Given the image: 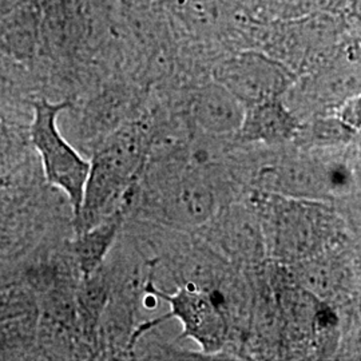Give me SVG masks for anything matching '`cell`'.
<instances>
[{"mask_svg": "<svg viewBox=\"0 0 361 361\" xmlns=\"http://www.w3.org/2000/svg\"><path fill=\"white\" fill-rule=\"evenodd\" d=\"M257 213L267 257L285 267L347 244L344 219L325 201L256 190L249 200Z\"/></svg>", "mask_w": 361, "mask_h": 361, "instance_id": "1", "label": "cell"}, {"mask_svg": "<svg viewBox=\"0 0 361 361\" xmlns=\"http://www.w3.org/2000/svg\"><path fill=\"white\" fill-rule=\"evenodd\" d=\"M150 129L143 122L122 125L98 147L75 217L78 233L90 229L121 209L146 164Z\"/></svg>", "mask_w": 361, "mask_h": 361, "instance_id": "2", "label": "cell"}, {"mask_svg": "<svg viewBox=\"0 0 361 361\" xmlns=\"http://www.w3.org/2000/svg\"><path fill=\"white\" fill-rule=\"evenodd\" d=\"M147 193L150 216L177 229H200L222 207L216 180L178 165L150 168Z\"/></svg>", "mask_w": 361, "mask_h": 361, "instance_id": "3", "label": "cell"}, {"mask_svg": "<svg viewBox=\"0 0 361 361\" xmlns=\"http://www.w3.org/2000/svg\"><path fill=\"white\" fill-rule=\"evenodd\" d=\"M153 273L154 267L145 281L143 293L154 296L157 300H164L168 302L170 310L138 325L130 337V347H134L141 336L176 319L182 325L180 340H193L205 355H216L225 348L229 341L231 326L216 298L207 290L188 285H178L176 290L166 292L155 284Z\"/></svg>", "mask_w": 361, "mask_h": 361, "instance_id": "4", "label": "cell"}, {"mask_svg": "<svg viewBox=\"0 0 361 361\" xmlns=\"http://www.w3.org/2000/svg\"><path fill=\"white\" fill-rule=\"evenodd\" d=\"M68 107L70 102L52 104L47 99L35 102L31 140L42 158L46 178L68 197L77 217L90 171V162L66 141L58 129V116Z\"/></svg>", "mask_w": 361, "mask_h": 361, "instance_id": "5", "label": "cell"}, {"mask_svg": "<svg viewBox=\"0 0 361 361\" xmlns=\"http://www.w3.org/2000/svg\"><path fill=\"white\" fill-rule=\"evenodd\" d=\"M216 80L245 107L283 98L296 82L292 70L265 52L245 50L222 61Z\"/></svg>", "mask_w": 361, "mask_h": 361, "instance_id": "6", "label": "cell"}, {"mask_svg": "<svg viewBox=\"0 0 361 361\" xmlns=\"http://www.w3.org/2000/svg\"><path fill=\"white\" fill-rule=\"evenodd\" d=\"M200 229L207 246L222 259L250 267L267 257L259 219L250 201L219 207Z\"/></svg>", "mask_w": 361, "mask_h": 361, "instance_id": "7", "label": "cell"}, {"mask_svg": "<svg viewBox=\"0 0 361 361\" xmlns=\"http://www.w3.org/2000/svg\"><path fill=\"white\" fill-rule=\"evenodd\" d=\"M348 246H338L316 257L288 265L290 277L298 286L324 302L347 301L355 292V259L348 255Z\"/></svg>", "mask_w": 361, "mask_h": 361, "instance_id": "8", "label": "cell"}, {"mask_svg": "<svg viewBox=\"0 0 361 361\" xmlns=\"http://www.w3.org/2000/svg\"><path fill=\"white\" fill-rule=\"evenodd\" d=\"M244 113L245 106L217 80L195 89L189 99L188 116L194 128L213 137H234Z\"/></svg>", "mask_w": 361, "mask_h": 361, "instance_id": "9", "label": "cell"}, {"mask_svg": "<svg viewBox=\"0 0 361 361\" xmlns=\"http://www.w3.org/2000/svg\"><path fill=\"white\" fill-rule=\"evenodd\" d=\"M301 123L283 98L264 101L245 107L240 129L234 134L235 142L281 147L297 138Z\"/></svg>", "mask_w": 361, "mask_h": 361, "instance_id": "10", "label": "cell"}, {"mask_svg": "<svg viewBox=\"0 0 361 361\" xmlns=\"http://www.w3.org/2000/svg\"><path fill=\"white\" fill-rule=\"evenodd\" d=\"M122 224V210L118 209L107 219L85 232L78 233L74 245L79 269L87 279L101 267L109 249L116 240V233Z\"/></svg>", "mask_w": 361, "mask_h": 361, "instance_id": "11", "label": "cell"}, {"mask_svg": "<svg viewBox=\"0 0 361 361\" xmlns=\"http://www.w3.org/2000/svg\"><path fill=\"white\" fill-rule=\"evenodd\" d=\"M336 116L350 129L360 130V95H353L345 99L335 110Z\"/></svg>", "mask_w": 361, "mask_h": 361, "instance_id": "12", "label": "cell"}, {"mask_svg": "<svg viewBox=\"0 0 361 361\" xmlns=\"http://www.w3.org/2000/svg\"><path fill=\"white\" fill-rule=\"evenodd\" d=\"M235 1H238V3H245L247 0H235Z\"/></svg>", "mask_w": 361, "mask_h": 361, "instance_id": "13", "label": "cell"}, {"mask_svg": "<svg viewBox=\"0 0 361 361\" xmlns=\"http://www.w3.org/2000/svg\"><path fill=\"white\" fill-rule=\"evenodd\" d=\"M121 3H122V4H126V3H128V0H121Z\"/></svg>", "mask_w": 361, "mask_h": 361, "instance_id": "14", "label": "cell"}, {"mask_svg": "<svg viewBox=\"0 0 361 361\" xmlns=\"http://www.w3.org/2000/svg\"><path fill=\"white\" fill-rule=\"evenodd\" d=\"M80 1H82V0H75V3H78V4H79V3H80Z\"/></svg>", "mask_w": 361, "mask_h": 361, "instance_id": "15", "label": "cell"}]
</instances>
